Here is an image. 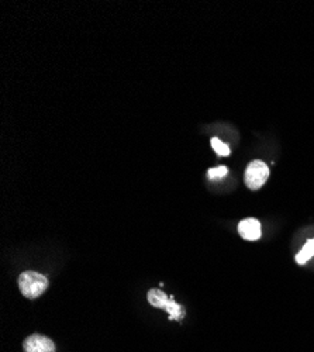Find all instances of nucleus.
Returning <instances> with one entry per match:
<instances>
[{"mask_svg":"<svg viewBox=\"0 0 314 352\" xmlns=\"http://www.w3.org/2000/svg\"><path fill=\"white\" fill-rule=\"evenodd\" d=\"M20 292L27 299H37L48 287V279L34 271L23 272L19 276Z\"/></svg>","mask_w":314,"mask_h":352,"instance_id":"1","label":"nucleus"},{"mask_svg":"<svg viewBox=\"0 0 314 352\" xmlns=\"http://www.w3.org/2000/svg\"><path fill=\"white\" fill-rule=\"evenodd\" d=\"M148 302L158 309H162L169 313L170 320H181L185 316V310L181 305H178L174 298H168L165 293L159 289H151L147 295Z\"/></svg>","mask_w":314,"mask_h":352,"instance_id":"2","label":"nucleus"},{"mask_svg":"<svg viewBox=\"0 0 314 352\" xmlns=\"http://www.w3.org/2000/svg\"><path fill=\"white\" fill-rule=\"evenodd\" d=\"M268 176H269V169L267 164L256 160L249 162V165L247 166L244 181L251 190H258L268 181Z\"/></svg>","mask_w":314,"mask_h":352,"instance_id":"3","label":"nucleus"},{"mask_svg":"<svg viewBox=\"0 0 314 352\" xmlns=\"http://www.w3.org/2000/svg\"><path fill=\"white\" fill-rule=\"evenodd\" d=\"M23 348L24 352H55L54 341L41 334H33L27 337L23 342Z\"/></svg>","mask_w":314,"mask_h":352,"instance_id":"4","label":"nucleus"},{"mask_svg":"<svg viewBox=\"0 0 314 352\" xmlns=\"http://www.w3.org/2000/svg\"><path fill=\"white\" fill-rule=\"evenodd\" d=\"M240 236L247 241H256L261 239V223L256 219H245L238 224Z\"/></svg>","mask_w":314,"mask_h":352,"instance_id":"5","label":"nucleus"},{"mask_svg":"<svg viewBox=\"0 0 314 352\" xmlns=\"http://www.w3.org/2000/svg\"><path fill=\"white\" fill-rule=\"evenodd\" d=\"M314 256V239L313 240H309L304 247L300 250V252L296 255V262L299 263V265H304V263L311 258Z\"/></svg>","mask_w":314,"mask_h":352,"instance_id":"6","label":"nucleus"},{"mask_svg":"<svg viewBox=\"0 0 314 352\" xmlns=\"http://www.w3.org/2000/svg\"><path fill=\"white\" fill-rule=\"evenodd\" d=\"M210 144L213 146V150L220 155V157H228L230 155V146H228L227 144H224L221 140L218 138H212L210 140Z\"/></svg>","mask_w":314,"mask_h":352,"instance_id":"7","label":"nucleus"},{"mask_svg":"<svg viewBox=\"0 0 314 352\" xmlns=\"http://www.w3.org/2000/svg\"><path fill=\"white\" fill-rule=\"evenodd\" d=\"M227 173H228L227 166H216V168L209 169L208 176H209V179H212V181H218V179L224 178Z\"/></svg>","mask_w":314,"mask_h":352,"instance_id":"8","label":"nucleus"}]
</instances>
